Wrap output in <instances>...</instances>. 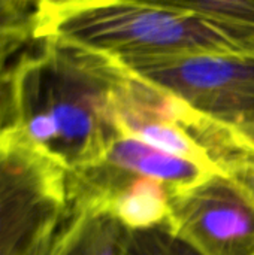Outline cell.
<instances>
[{
    "mask_svg": "<svg viewBox=\"0 0 254 255\" xmlns=\"http://www.w3.org/2000/svg\"><path fill=\"white\" fill-rule=\"evenodd\" d=\"M67 172L13 128L0 131V255H43L67 208Z\"/></svg>",
    "mask_w": 254,
    "mask_h": 255,
    "instance_id": "cell-3",
    "label": "cell"
},
{
    "mask_svg": "<svg viewBox=\"0 0 254 255\" xmlns=\"http://www.w3.org/2000/svg\"><path fill=\"white\" fill-rule=\"evenodd\" d=\"M103 163L130 175L160 181L169 191L196 185L211 175H217L127 136H121L112 143Z\"/></svg>",
    "mask_w": 254,
    "mask_h": 255,
    "instance_id": "cell-7",
    "label": "cell"
},
{
    "mask_svg": "<svg viewBox=\"0 0 254 255\" xmlns=\"http://www.w3.org/2000/svg\"><path fill=\"white\" fill-rule=\"evenodd\" d=\"M168 226L202 255H254V194L238 181L211 175L169 191Z\"/></svg>",
    "mask_w": 254,
    "mask_h": 255,
    "instance_id": "cell-5",
    "label": "cell"
},
{
    "mask_svg": "<svg viewBox=\"0 0 254 255\" xmlns=\"http://www.w3.org/2000/svg\"><path fill=\"white\" fill-rule=\"evenodd\" d=\"M118 64L254 149V55L190 54Z\"/></svg>",
    "mask_w": 254,
    "mask_h": 255,
    "instance_id": "cell-4",
    "label": "cell"
},
{
    "mask_svg": "<svg viewBox=\"0 0 254 255\" xmlns=\"http://www.w3.org/2000/svg\"><path fill=\"white\" fill-rule=\"evenodd\" d=\"M37 1L0 0V72H9L18 55L36 40Z\"/></svg>",
    "mask_w": 254,
    "mask_h": 255,
    "instance_id": "cell-9",
    "label": "cell"
},
{
    "mask_svg": "<svg viewBox=\"0 0 254 255\" xmlns=\"http://www.w3.org/2000/svg\"><path fill=\"white\" fill-rule=\"evenodd\" d=\"M6 128H12L9 72H0V131Z\"/></svg>",
    "mask_w": 254,
    "mask_h": 255,
    "instance_id": "cell-11",
    "label": "cell"
},
{
    "mask_svg": "<svg viewBox=\"0 0 254 255\" xmlns=\"http://www.w3.org/2000/svg\"><path fill=\"white\" fill-rule=\"evenodd\" d=\"M129 236L109 211L69 194L45 255H126Z\"/></svg>",
    "mask_w": 254,
    "mask_h": 255,
    "instance_id": "cell-6",
    "label": "cell"
},
{
    "mask_svg": "<svg viewBox=\"0 0 254 255\" xmlns=\"http://www.w3.org/2000/svg\"><path fill=\"white\" fill-rule=\"evenodd\" d=\"M126 255H202L172 233L168 224L130 232Z\"/></svg>",
    "mask_w": 254,
    "mask_h": 255,
    "instance_id": "cell-10",
    "label": "cell"
},
{
    "mask_svg": "<svg viewBox=\"0 0 254 255\" xmlns=\"http://www.w3.org/2000/svg\"><path fill=\"white\" fill-rule=\"evenodd\" d=\"M52 37L118 63L254 49L172 0L37 1L36 39Z\"/></svg>",
    "mask_w": 254,
    "mask_h": 255,
    "instance_id": "cell-2",
    "label": "cell"
},
{
    "mask_svg": "<svg viewBox=\"0 0 254 255\" xmlns=\"http://www.w3.org/2000/svg\"><path fill=\"white\" fill-rule=\"evenodd\" d=\"M108 211L130 232L168 224L169 188L160 181L129 175L112 194Z\"/></svg>",
    "mask_w": 254,
    "mask_h": 255,
    "instance_id": "cell-8",
    "label": "cell"
},
{
    "mask_svg": "<svg viewBox=\"0 0 254 255\" xmlns=\"http://www.w3.org/2000/svg\"><path fill=\"white\" fill-rule=\"evenodd\" d=\"M123 76L112 58L36 39L9 69L12 128L67 175L94 167L121 137L114 94Z\"/></svg>",
    "mask_w": 254,
    "mask_h": 255,
    "instance_id": "cell-1",
    "label": "cell"
}]
</instances>
